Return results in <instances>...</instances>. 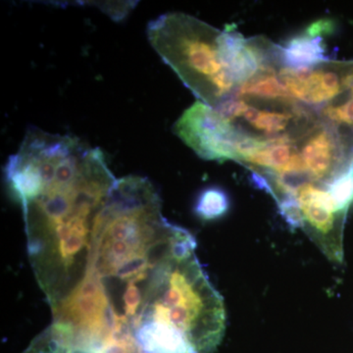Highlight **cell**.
Returning <instances> with one entry per match:
<instances>
[{"instance_id": "obj_1", "label": "cell", "mask_w": 353, "mask_h": 353, "mask_svg": "<svg viewBox=\"0 0 353 353\" xmlns=\"http://www.w3.org/2000/svg\"><path fill=\"white\" fill-rule=\"evenodd\" d=\"M196 248L165 219L148 179H117L78 284L51 307V326L73 353L214 352L226 310Z\"/></svg>"}, {"instance_id": "obj_2", "label": "cell", "mask_w": 353, "mask_h": 353, "mask_svg": "<svg viewBox=\"0 0 353 353\" xmlns=\"http://www.w3.org/2000/svg\"><path fill=\"white\" fill-rule=\"evenodd\" d=\"M6 176L22 208L37 282L54 303L80 277L95 221L117 179L99 148L39 129L29 130L9 157Z\"/></svg>"}, {"instance_id": "obj_3", "label": "cell", "mask_w": 353, "mask_h": 353, "mask_svg": "<svg viewBox=\"0 0 353 353\" xmlns=\"http://www.w3.org/2000/svg\"><path fill=\"white\" fill-rule=\"evenodd\" d=\"M148 41L199 101L215 108L238 85L223 57L222 32L183 13H167L148 26Z\"/></svg>"}, {"instance_id": "obj_4", "label": "cell", "mask_w": 353, "mask_h": 353, "mask_svg": "<svg viewBox=\"0 0 353 353\" xmlns=\"http://www.w3.org/2000/svg\"><path fill=\"white\" fill-rule=\"evenodd\" d=\"M277 203L288 222L301 228L330 261L343 263L347 209L339 203L329 187L299 183Z\"/></svg>"}, {"instance_id": "obj_5", "label": "cell", "mask_w": 353, "mask_h": 353, "mask_svg": "<svg viewBox=\"0 0 353 353\" xmlns=\"http://www.w3.org/2000/svg\"><path fill=\"white\" fill-rule=\"evenodd\" d=\"M174 132L203 159L236 162L241 143L250 134L199 101L179 118Z\"/></svg>"}, {"instance_id": "obj_6", "label": "cell", "mask_w": 353, "mask_h": 353, "mask_svg": "<svg viewBox=\"0 0 353 353\" xmlns=\"http://www.w3.org/2000/svg\"><path fill=\"white\" fill-rule=\"evenodd\" d=\"M281 82L296 101L309 106H327L353 88V61H328L309 68L282 67Z\"/></svg>"}, {"instance_id": "obj_7", "label": "cell", "mask_w": 353, "mask_h": 353, "mask_svg": "<svg viewBox=\"0 0 353 353\" xmlns=\"http://www.w3.org/2000/svg\"><path fill=\"white\" fill-rule=\"evenodd\" d=\"M328 60L322 38L311 39L303 34L278 46V64L285 68H309Z\"/></svg>"}, {"instance_id": "obj_8", "label": "cell", "mask_w": 353, "mask_h": 353, "mask_svg": "<svg viewBox=\"0 0 353 353\" xmlns=\"http://www.w3.org/2000/svg\"><path fill=\"white\" fill-rule=\"evenodd\" d=\"M246 99H256L275 104L296 103L289 90L279 78L275 66L267 67L257 75L243 83L234 94Z\"/></svg>"}, {"instance_id": "obj_9", "label": "cell", "mask_w": 353, "mask_h": 353, "mask_svg": "<svg viewBox=\"0 0 353 353\" xmlns=\"http://www.w3.org/2000/svg\"><path fill=\"white\" fill-rule=\"evenodd\" d=\"M229 199L223 190L210 188L203 190L197 199L196 212L203 219L211 220L220 217L227 212Z\"/></svg>"}, {"instance_id": "obj_10", "label": "cell", "mask_w": 353, "mask_h": 353, "mask_svg": "<svg viewBox=\"0 0 353 353\" xmlns=\"http://www.w3.org/2000/svg\"><path fill=\"white\" fill-rule=\"evenodd\" d=\"M321 115L323 119L353 134V88L347 92V97L343 101L325 106Z\"/></svg>"}, {"instance_id": "obj_11", "label": "cell", "mask_w": 353, "mask_h": 353, "mask_svg": "<svg viewBox=\"0 0 353 353\" xmlns=\"http://www.w3.org/2000/svg\"><path fill=\"white\" fill-rule=\"evenodd\" d=\"M23 353H73V350L50 325L34 339Z\"/></svg>"}, {"instance_id": "obj_12", "label": "cell", "mask_w": 353, "mask_h": 353, "mask_svg": "<svg viewBox=\"0 0 353 353\" xmlns=\"http://www.w3.org/2000/svg\"><path fill=\"white\" fill-rule=\"evenodd\" d=\"M329 189L339 203L348 209L353 202V169L347 175L329 185Z\"/></svg>"}, {"instance_id": "obj_13", "label": "cell", "mask_w": 353, "mask_h": 353, "mask_svg": "<svg viewBox=\"0 0 353 353\" xmlns=\"http://www.w3.org/2000/svg\"><path fill=\"white\" fill-rule=\"evenodd\" d=\"M336 24L331 19H320L315 21L306 28L304 34L311 39L322 38L323 36H329L334 32Z\"/></svg>"}]
</instances>
